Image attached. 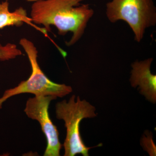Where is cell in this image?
I'll list each match as a JSON object with an SVG mask.
<instances>
[{
    "label": "cell",
    "mask_w": 156,
    "mask_h": 156,
    "mask_svg": "<svg viewBox=\"0 0 156 156\" xmlns=\"http://www.w3.org/2000/svg\"><path fill=\"white\" fill-rule=\"evenodd\" d=\"M85 0H36L31 8L30 18L34 24L43 25L47 32L54 26L58 34L64 36L72 33L66 44L73 46L81 38L87 24L94 14Z\"/></svg>",
    "instance_id": "cell-1"
},
{
    "label": "cell",
    "mask_w": 156,
    "mask_h": 156,
    "mask_svg": "<svg viewBox=\"0 0 156 156\" xmlns=\"http://www.w3.org/2000/svg\"><path fill=\"white\" fill-rule=\"evenodd\" d=\"M95 107L85 100H81L79 96L76 101V96L73 95L68 101L63 100L56 104V117L63 120L66 128L65 140L64 156H74L81 154L89 156V151L92 147H87L83 142L80 131V123L87 118L97 116Z\"/></svg>",
    "instance_id": "cell-2"
},
{
    "label": "cell",
    "mask_w": 156,
    "mask_h": 156,
    "mask_svg": "<svg viewBox=\"0 0 156 156\" xmlns=\"http://www.w3.org/2000/svg\"><path fill=\"white\" fill-rule=\"evenodd\" d=\"M19 44L28 56L31 66V73L27 80L22 81L15 88L5 91L0 98V109L7 99L23 93H31L35 96L50 95L62 98L72 92L71 87L54 83L43 72L38 63L37 50L32 42L26 38H22Z\"/></svg>",
    "instance_id": "cell-3"
},
{
    "label": "cell",
    "mask_w": 156,
    "mask_h": 156,
    "mask_svg": "<svg viewBox=\"0 0 156 156\" xmlns=\"http://www.w3.org/2000/svg\"><path fill=\"white\" fill-rule=\"evenodd\" d=\"M109 21L115 23L123 20L128 23L140 43L147 29L156 24V8L153 0H112L106 5Z\"/></svg>",
    "instance_id": "cell-4"
},
{
    "label": "cell",
    "mask_w": 156,
    "mask_h": 156,
    "mask_svg": "<svg viewBox=\"0 0 156 156\" xmlns=\"http://www.w3.org/2000/svg\"><path fill=\"white\" fill-rule=\"evenodd\" d=\"M56 98L50 95H38L30 98L27 101L24 109L29 118L38 122L46 136L47 146L44 156H60L62 146L59 142L57 127L51 121L48 112L50 102Z\"/></svg>",
    "instance_id": "cell-5"
},
{
    "label": "cell",
    "mask_w": 156,
    "mask_h": 156,
    "mask_svg": "<svg viewBox=\"0 0 156 156\" xmlns=\"http://www.w3.org/2000/svg\"><path fill=\"white\" fill-rule=\"evenodd\" d=\"M152 58L136 61L131 64L130 82L132 87L138 86L140 92L152 103L156 102V76L151 73Z\"/></svg>",
    "instance_id": "cell-6"
},
{
    "label": "cell",
    "mask_w": 156,
    "mask_h": 156,
    "mask_svg": "<svg viewBox=\"0 0 156 156\" xmlns=\"http://www.w3.org/2000/svg\"><path fill=\"white\" fill-rule=\"evenodd\" d=\"M9 6L8 0L0 2V29L11 26H21L26 23L48 37L47 31L44 27L41 28L34 24L31 18L27 16L25 9L20 7L13 12H11L9 11Z\"/></svg>",
    "instance_id": "cell-7"
},
{
    "label": "cell",
    "mask_w": 156,
    "mask_h": 156,
    "mask_svg": "<svg viewBox=\"0 0 156 156\" xmlns=\"http://www.w3.org/2000/svg\"><path fill=\"white\" fill-rule=\"evenodd\" d=\"M21 50L15 44L8 43L5 45L0 43V60L7 61L22 55Z\"/></svg>",
    "instance_id": "cell-8"
},
{
    "label": "cell",
    "mask_w": 156,
    "mask_h": 156,
    "mask_svg": "<svg viewBox=\"0 0 156 156\" xmlns=\"http://www.w3.org/2000/svg\"><path fill=\"white\" fill-rule=\"evenodd\" d=\"M141 145L144 149L150 156H156V147L153 140L152 134L148 131H146L141 140Z\"/></svg>",
    "instance_id": "cell-9"
}]
</instances>
